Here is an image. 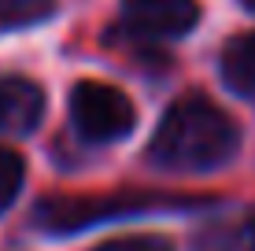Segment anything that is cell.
I'll use <instances>...</instances> for the list:
<instances>
[{
  "label": "cell",
  "instance_id": "obj_1",
  "mask_svg": "<svg viewBox=\"0 0 255 251\" xmlns=\"http://www.w3.org/2000/svg\"><path fill=\"white\" fill-rule=\"evenodd\" d=\"M237 144L241 133L222 107L204 96H181L163 115L148 155L170 170H211L230 159Z\"/></svg>",
  "mask_w": 255,
  "mask_h": 251
},
{
  "label": "cell",
  "instance_id": "obj_2",
  "mask_svg": "<svg viewBox=\"0 0 255 251\" xmlns=\"http://www.w3.org/2000/svg\"><path fill=\"white\" fill-rule=\"evenodd\" d=\"M70 115L85 141H119L133 129V103L108 82H78L70 92Z\"/></svg>",
  "mask_w": 255,
  "mask_h": 251
},
{
  "label": "cell",
  "instance_id": "obj_3",
  "mask_svg": "<svg viewBox=\"0 0 255 251\" xmlns=\"http://www.w3.org/2000/svg\"><path fill=\"white\" fill-rule=\"evenodd\" d=\"M159 207V196H115V200H48L41 207L37 222L56 233H74L89 222H104L111 214H133Z\"/></svg>",
  "mask_w": 255,
  "mask_h": 251
},
{
  "label": "cell",
  "instance_id": "obj_4",
  "mask_svg": "<svg viewBox=\"0 0 255 251\" xmlns=\"http://www.w3.org/2000/svg\"><path fill=\"white\" fill-rule=\"evenodd\" d=\"M196 19V0H122V22L140 37H181Z\"/></svg>",
  "mask_w": 255,
  "mask_h": 251
},
{
  "label": "cell",
  "instance_id": "obj_5",
  "mask_svg": "<svg viewBox=\"0 0 255 251\" xmlns=\"http://www.w3.org/2000/svg\"><path fill=\"white\" fill-rule=\"evenodd\" d=\"M45 115V92L30 78H4L0 82V129L30 133Z\"/></svg>",
  "mask_w": 255,
  "mask_h": 251
},
{
  "label": "cell",
  "instance_id": "obj_6",
  "mask_svg": "<svg viewBox=\"0 0 255 251\" xmlns=\"http://www.w3.org/2000/svg\"><path fill=\"white\" fill-rule=\"evenodd\" d=\"M222 78L230 89L255 96V33H241L222 48Z\"/></svg>",
  "mask_w": 255,
  "mask_h": 251
},
{
  "label": "cell",
  "instance_id": "obj_7",
  "mask_svg": "<svg viewBox=\"0 0 255 251\" xmlns=\"http://www.w3.org/2000/svg\"><path fill=\"white\" fill-rule=\"evenodd\" d=\"M22 174H26L22 155L11 148H0V214L15 203V196L22 188Z\"/></svg>",
  "mask_w": 255,
  "mask_h": 251
},
{
  "label": "cell",
  "instance_id": "obj_8",
  "mask_svg": "<svg viewBox=\"0 0 255 251\" xmlns=\"http://www.w3.org/2000/svg\"><path fill=\"white\" fill-rule=\"evenodd\" d=\"M56 0H0V26H26L52 15Z\"/></svg>",
  "mask_w": 255,
  "mask_h": 251
},
{
  "label": "cell",
  "instance_id": "obj_9",
  "mask_svg": "<svg viewBox=\"0 0 255 251\" xmlns=\"http://www.w3.org/2000/svg\"><path fill=\"white\" fill-rule=\"evenodd\" d=\"M96 251H174L166 237H119V240H104Z\"/></svg>",
  "mask_w": 255,
  "mask_h": 251
},
{
  "label": "cell",
  "instance_id": "obj_10",
  "mask_svg": "<svg viewBox=\"0 0 255 251\" xmlns=\"http://www.w3.org/2000/svg\"><path fill=\"white\" fill-rule=\"evenodd\" d=\"M241 248L244 251H255V214L241 226Z\"/></svg>",
  "mask_w": 255,
  "mask_h": 251
},
{
  "label": "cell",
  "instance_id": "obj_11",
  "mask_svg": "<svg viewBox=\"0 0 255 251\" xmlns=\"http://www.w3.org/2000/svg\"><path fill=\"white\" fill-rule=\"evenodd\" d=\"M244 7H252V11H255V0H244Z\"/></svg>",
  "mask_w": 255,
  "mask_h": 251
}]
</instances>
